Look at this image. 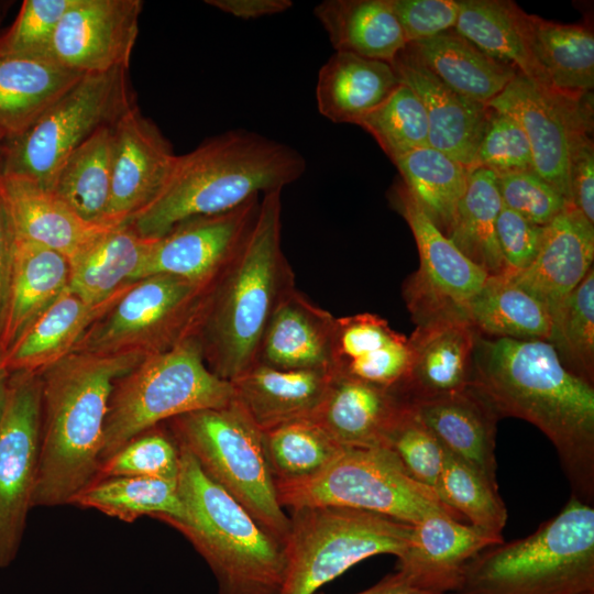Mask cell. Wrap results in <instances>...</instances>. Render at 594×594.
Here are the masks:
<instances>
[{
    "mask_svg": "<svg viewBox=\"0 0 594 594\" xmlns=\"http://www.w3.org/2000/svg\"><path fill=\"white\" fill-rule=\"evenodd\" d=\"M470 386L497 416L517 417L553 444L571 496L594 504V385L571 373L547 340L479 333Z\"/></svg>",
    "mask_w": 594,
    "mask_h": 594,
    "instance_id": "1",
    "label": "cell"
},
{
    "mask_svg": "<svg viewBox=\"0 0 594 594\" xmlns=\"http://www.w3.org/2000/svg\"><path fill=\"white\" fill-rule=\"evenodd\" d=\"M294 147L244 129L205 140L176 155L156 197L125 224L144 239L163 237L183 221L230 211L282 189L306 172Z\"/></svg>",
    "mask_w": 594,
    "mask_h": 594,
    "instance_id": "2",
    "label": "cell"
},
{
    "mask_svg": "<svg viewBox=\"0 0 594 594\" xmlns=\"http://www.w3.org/2000/svg\"><path fill=\"white\" fill-rule=\"evenodd\" d=\"M146 355L74 351L40 372L42 428L33 507L70 504L92 482L114 383Z\"/></svg>",
    "mask_w": 594,
    "mask_h": 594,
    "instance_id": "3",
    "label": "cell"
},
{
    "mask_svg": "<svg viewBox=\"0 0 594 594\" xmlns=\"http://www.w3.org/2000/svg\"><path fill=\"white\" fill-rule=\"evenodd\" d=\"M280 194L262 195L253 229L213 282L191 334L208 367L228 382L256 363L273 311L296 286L282 249Z\"/></svg>",
    "mask_w": 594,
    "mask_h": 594,
    "instance_id": "4",
    "label": "cell"
},
{
    "mask_svg": "<svg viewBox=\"0 0 594 594\" xmlns=\"http://www.w3.org/2000/svg\"><path fill=\"white\" fill-rule=\"evenodd\" d=\"M180 449L179 518L164 522L194 546L212 571L219 594H282L284 543L263 529L230 494Z\"/></svg>",
    "mask_w": 594,
    "mask_h": 594,
    "instance_id": "5",
    "label": "cell"
},
{
    "mask_svg": "<svg viewBox=\"0 0 594 594\" xmlns=\"http://www.w3.org/2000/svg\"><path fill=\"white\" fill-rule=\"evenodd\" d=\"M594 592V507L571 496L527 537L476 553L448 594Z\"/></svg>",
    "mask_w": 594,
    "mask_h": 594,
    "instance_id": "6",
    "label": "cell"
},
{
    "mask_svg": "<svg viewBox=\"0 0 594 594\" xmlns=\"http://www.w3.org/2000/svg\"><path fill=\"white\" fill-rule=\"evenodd\" d=\"M232 400L231 383L208 367L194 336L148 354L114 383L105 421L101 461L164 421L220 408Z\"/></svg>",
    "mask_w": 594,
    "mask_h": 594,
    "instance_id": "7",
    "label": "cell"
},
{
    "mask_svg": "<svg viewBox=\"0 0 594 594\" xmlns=\"http://www.w3.org/2000/svg\"><path fill=\"white\" fill-rule=\"evenodd\" d=\"M167 422L178 446L193 455L202 472L284 543L290 518L278 502L262 430L248 414L232 400Z\"/></svg>",
    "mask_w": 594,
    "mask_h": 594,
    "instance_id": "8",
    "label": "cell"
},
{
    "mask_svg": "<svg viewBox=\"0 0 594 594\" xmlns=\"http://www.w3.org/2000/svg\"><path fill=\"white\" fill-rule=\"evenodd\" d=\"M290 512L282 594H316L367 558L399 557L413 537V525L372 512L336 506Z\"/></svg>",
    "mask_w": 594,
    "mask_h": 594,
    "instance_id": "9",
    "label": "cell"
},
{
    "mask_svg": "<svg viewBox=\"0 0 594 594\" xmlns=\"http://www.w3.org/2000/svg\"><path fill=\"white\" fill-rule=\"evenodd\" d=\"M278 502L290 510L336 506L372 512L409 525L436 513L461 517L436 492L413 480L386 448H343L319 474L301 482L276 483Z\"/></svg>",
    "mask_w": 594,
    "mask_h": 594,
    "instance_id": "10",
    "label": "cell"
},
{
    "mask_svg": "<svg viewBox=\"0 0 594 594\" xmlns=\"http://www.w3.org/2000/svg\"><path fill=\"white\" fill-rule=\"evenodd\" d=\"M135 106L127 68L84 75L30 128L7 140L0 175L28 178L50 189L78 146Z\"/></svg>",
    "mask_w": 594,
    "mask_h": 594,
    "instance_id": "11",
    "label": "cell"
},
{
    "mask_svg": "<svg viewBox=\"0 0 594 594\" xmlns=\"http://www.w3.org/2000/svg\"><path fill=\"white\" fill-rule=\"evenodd\" d=\"M211 286L164 274L136 280L74 351L152 354L167 350L193 334Z\"/></svg>",
    "mask_w": 594,
    "mask_h": 594,
    "instance_id": "12",
    "label": "cell"
},
{
    "mask_svg": "<svg viewBox=\"0 0 594 594\" xmlns=\"http://www.w3.org/2000/svg\"><path fill=\"white\" fill-rule=\"evenodd\" d=\"M41 428L40 373H12L0 419V568L15 559L33 508Z\"/></svg>",
    "mask_w": 594,
    "mask_h": 594,
    "instance_id": "13",
    "label": "cell"
},
{
    "mask_svg": "<svg viewBox=\"0 0 594 594\" xmlns=\"http://www.w3.org/2000/svg\"><path fill=\"white\" fill-rule=\"evenodd\" d=\"M486 106L519 123L530 145L535 172L570 202L571 153L581 139L593 134V94L572 99L518 72Z\"/></svg>",
    "mask_w": 594,
    "mask_h": 594,
    "instance_id": "14",
    "label": "cell"
},
{
    "mask_svg": "<svg viewBox=\"0 0 594 594\" xmlns=\"http://www.w3.org/2000/svg\"><path fill=\"white\" fill-rule=\"evenodd\" d=\"M389 198L408 223L419 253V268L404 284L413 319L418 324L441 316L465 317V304L488 274L438 229L402 180L394 184Z\"/></svg>",
    "mask_w": 594,
    "mask_h": 594,
    "instance_id": "15",
    "label": "cell"
},
{
    "mask_svg": "<svg viewBox=\"0 0 594 594\" xmlns=\"http://www.w3.org/2000/svg\"><path fill=\"white\" fill-rule=\"evenodd\" d=\"M261 196L218 215L188 219L150 242L133 283L172 275L211 285L244 244L256 221Z\"/></svg>",
    "mask_w": 594,
    "mask_h": 594,
    "instance_id": "16",
    "label": "cell"
},
{
    "mask_svg": "<svg viewBox=\"0 0 594 594\" xmlns=\"http://www.w3.org/2000/svg\"><path fill=\"white\" fill-rule=\"evenodd\" d=\"M142 8L140 0H74L45 56L81 75L129 69Z\"/></svg>",
    "mask_w": 594,
    "mask_h": 594,
    "instance_id": "17",
    "label": "cell"
},
{
    "mask_svg": "<svg viewBox=\"0 0 594 594\" xmlns=\"http://www.w3.org/2000/svg\"><path fill=\"white\" fill-rule=\"evenodd\" d=\"M176 155L156 124L138 106L113 127V155L108 226L125 224L163 188Z\"/></svg>",
    "mask_w": 594,
    "mask_h": 594,
    "instance_id": "18",
    "label": "cell"
},
{
    "mask_svg": "<svg viewBox=\"0 0 594 594\" xmlns=\"http://www.w3.org/2000/svg\"><path fill=\"white\" fill-rule=\"evenodd\" d=\"M477 336L463 316L418 323L408 338L409 364L396 392L411 402L469 387Z\"/></svg>",
    "mask_w": 594,
    "mask_h": 594,
    "instance_id": "19",
    "label": "cell"
},
{
    "mask_svg": "<svg viewBox=\"0 0 594 594\" xmlns=\"http://www.w3.org/2000/svg\"><path fill=\"white\" fill-rule=\"evenodd\" d=\"M391 65L399 82L408 86L425 108L429 145L470 168L484 131L487 106L447 86L407 45Z\"/></svg>",
    "mask_w": 594,
    "mask_h": 594,
    "instance_id": "20",
    "label": "cell"
},
{
    "mask_svg": "<svg viewBox=\"0 0 594 594\" xmlns=\"http://www.w3.org/2000/svg\"><path fill=\"white\" fill-rule=\"evenodd\" d=\"M594 224L568 205L544 226L535 261L517 273H505L550 312L593 267Z\"/></svg>",
    "mask_w": 594,
    "mask_h": 594,
    "instance_id": "21",
    "label": "cell"
},
{
    "mask_svg": "<svg viewBox=\"0 0 594 594\" xmlns=\"http://www.w3.org/2000/svg\"><path fill=\"white\" fill-rule=\"evenodd\" d=\"M407 400L396 391L333 373L312 415L343 448H386Z\"/></svg>",
    "mask_w": 594,
    "mask_h": 594,
    "instance_id": "22",
    "label": "cell"
},
{
    "mask_svg": "<svg viewBox=\"0 0 594 594\" xmlns=\"http://www.w3.org/2000/svg\"><path fill=\"white\" fill-rule=\"evenodd\" d=\"M502 541L448 513L431 514L413 526L411 541L397 557L396 571L421 588L448 594L476 553Z\"/></svg>",
    "mask_w": 594,
    "mask_h": 594,
    "instance_id": "23",
    "label": "cell"
},
{
    "mask_svg": "<svg viewBox=\"0 0 594 594\" xmlns=\"http://www.w3.org/2000/svg\"><path fill=\"white\" fill-rule=\"evenodd\" d=\"M0 195L15 239L51 249L69 262L111 228L84 220L51 189L28 178L0 175Z\"/></svg>",
    "mask_w": 594,
    "mask_h": 594,
    "instance_id": "24",
    "label": "cell"
},
{
    "mask_svg": "<svg viewBox=\"0 0 594 594\" xmlns=\"http://www.w3.org/2000/svg\"><path fill=\"white\" fill-rule=\"evenodd\" d=\"M409 404L444 450L498 487L495 447L499 417L480 394L469 386Z\"/></svg>",
    "mask_w": 594,
    "mask_h": 594,
    "instance_id": "25",
    "label": "cell"
},
{
    "mask_svg": "<svg viewBox=\"0 0 594 594\" xmlns=\"http://www.w3.org/2000/svg\"><path fill=\"white\" fill-rule=\"evenodd\" d=\"M336 317L296 286L280 299L262 336L256 363L279 370L332 372Z\"/></svg>",
    "mask_w": 594,
    "mask_h": 594,
    "instance_id": "26",
    "label": "cell"
},
{
    "mask_svg": "<svg viewBox=\"0 0 594 594\" xmlns=\"http://www.w3.org/2000/svg\"><path fill=\"white\" fill-rule=\"evenodd\" d=\"M408 364V338L382 317L364 312L336 318L333 373L397 391Z\"/></svg>",
    "mask_w": 594,
    "mask_h": 594,
    "instance_id": "27",
    "label": "cell"
},
{
    "mask_svg": "<svg viewBox=\"0 0 594 594\" xmlns=\"http://www.w3.org/2000/svg\"><path fill=\"white\" fill-rule=\"evenodd\" d=\"M332 372L279 370L255 363L231 381L233 400L262 430L311 418Z\"/></svg>",
    "mask_w": 594,
    "mask_h": 594,
    "instance_id": "28",
    "label": "cell"
},
{
    "mask_svg": "<svg viewBox=\"0 0 594 594\" xmlns=\"http://www.w3.org/2000/svg\"><path fill=\"white\" fill-rule=\"evenodd\" d=\"M130 285L99 304L87 302L66 289L4 352L9 372L40 373L72 353L89 328Z\"/></svg>",
    "mask_w": 594,
    "mask_h": 594,
    "instance_id": "29",
    "label": "cell"
},
{
    "mask_svg": "<svg viewBox=\"0 0 594 594\" xmlns=\"http://www.w3.org/2000/svg\"><path fill=\"white\" fill-rule=\"evenodd\" d=\"M82 76L46 56L0 55V132L23 133Z\"/></svg>",
    "mask_w": 594,
    "mask_h": 594,
    "instance_id": "30",
    "label": "cell"
},
{
    "mask_svg": "<svg viewBox=\"0 0 594 594\" xmlns=\"http://www.w3.org/2000/svg\"><path fill=\"white\" fill-rule=\"evenodd\" d=\"M69 261L58 252L15 239L12 275L0 329L4 353L67 288Z\"/></svg>",
    "mask_w": 594,
    "mask_h": 594,
    "instance_id": "31",
    "label": "cell"
},
{
    "mask_svg": "<svg viewBox=\"0 0 594 594\" xmlns=\"http://www.w3.org/2000/svg\"><path fill=\"white\" fill-rule=\"evenodd\" d=\"M454 30L493 58L557 92L531 50V14L510 0H458Z\"/></svg>",
    "mask_w": 594,
    "mask_h": 594,
    "instance_id": "32",
    "label": "cell"
},
{
    "mask_svg": "<svg viewBox=\"0 0 594 594\" xmlns=\"http://www.w3.org/2000/svg\"><path fill=\"white\" fill-rule=\"evenodd\" d=\"M398 85L399 80L389 63L334 52L318 74V111L334 123L356 125Z\"/></svg>",
    "mask_w": 594,
    "mask_h": 594,
    "instance_id": "33",
    "label": "cell"
},
{
    "mask_svg": "<svg viewBox=\"0 0 594 594\" xmlns=\"http://www.w3.org/2000/svg\"><path fill=\"white\" fill-rule=\"evenodd\" d=\"M420 62L458 94L486 105L518 70L483 52L454 29L408 43Z\"/></svg>",
    "mask_w": 594,
    "mask_h": 594,
    "instance_id": "34",
    "label": "cell"
},
{
    "mask_svg": "<svg viewBox=\"0 0 594 594\" xmlns=\"http://www.w3.org/2000/svg\"><path fill=\"white\" fill-rule=\"evenodd\" d=\"M314 14L336 52L391 64L407 45L389 0H324Z\"/></svg>",
    "mask_w": 594,
    "mask_h": 594,
    "instance_id": "35",
    "label": "cell"
},
{
    "mask_svg": "<svg viewBox=\"0 0 594 594\" xmlns=\"http://www.w3.org/2000/svg\"><path fill=\"white\" fill-rule=\"evenodd\" d=\"M150 242L127 224L109 228L69 262L67 289L90 304L110 299L133 283Z\"/></svg>",
    "mask_w": 594,
    "mask_h": 594,
    "instance_id": "36",
    "label": "cell"
},
{
    "mask_svg": "<svg viewBox=\"0 0 594 594\" xmlns=\"http://www.w3.org/2000/svg\"><path fill=\"white\" fill-rule=\"evenodd\" d=\"M532 54L552 88L581 99L594 87V33L590 22L562 24L531 14Z\"/></svg>",
    "mask_w": 594,
    "mask_h": 594,
    "instance_id": "37",
    "label": "cell"
},
{
    "mask_svg": "<svg viewBox=\"0 0 594 594\" xmlns=\"http://www.w3.org/2000/svg\"><path fill=\"white\" fill-rule=\"evenodd\" d=\"M464 315L481 334L517 340H547L548 309L507 274L488 275L464 306Z\"/></svg>",
    "mask_w": 594,
    "mask_h": 594,
    "instance_id": "38",
    "label": "cell"
},
{
    "mask_svg": "<svg viewBox=\"0 0 594 594\" xmlns=\"http://www.w3.org/2000/svg\"><path fill=\"white\" fill-rule=\"evenodd\" d=\"M113 127L99 129L78 146L61 165L50 187L84 220L100 226H108Z\"/></svg>",
    "mask_w": 594,
    "mask_h": 594,
    "instance_id": "39",
    "label": "cell"
},
{
    "mask_svg": "<svg viewBox=\"0 0 594 594\" xmlns=\"http://www.w3.org/2000/svg\"><path fill=\"white\" fill-rule=\"evenodd\" d=\"M469 172L448 238L488 275H501L507 267L496 237V219L503 207L496 175L485 168Z\"/></svg>",
    "mask_w": 594,
    "mask_h": 594,
    "instance_id": "40",
    "label": "cell"
},
{
    "mask_svg": "<svg viewBox=\"0 0 594 594\" xmlns=\"http://www.w3.org/2000/svg\"><path fill=\"white\" fill-rule=\"evenodd\" d=\"M393 163L425 213L448 237L466 189L469 168L431 146L411 150Z\"/></svg>",
    "mask_w": 594,
    "mask_h": 594,
    "instance_id": "41",
    "label": "cell"
},
{
    "mask_svg": "<svg viewBox=\"0 0 594 594\" xmlns=\"http://www.w3.org/2000/svg\"><path fill=\"white\" fill-rule=\"evenodd\" d=\"M70 504L94 508L124 522L143 516L165 521L179 518L184 512L178 481L139 476L95 480Z\"/></svg>",
    "mask_w": 594,
    "mask_h": 594,
    "instance_id": "42",
    "label": "cell"
},
{
    "mask_svg": "<svg viewBox=\"0 0 594 594\" xmlns=\"http://www.w3.org/2000/svg\"><path fill=\"white\" fill-rule=\"evenodd\" d=\"M262 437L276 483H295L316 476L343 449L311 418L264 430Z\"/></svg>",
    "mask_w": 594,
    "mask_h": 594,
    "instance_id": "43",
    "label": "cell"
},
{
    "mask_svg": "<svg viewBox=\"0 0 594 594\" xmlns=\"http://www.w3.org/2000/svg\"><path fill=\"white\" fill-rule=\"evenodd\" d=\"M548 341L562 364L594 385V271L550 312Z\"/></svg>",
    "mask_w": 594,
    "mask_h": 594,
    "instance_id": "44",
    "label": "cell"
},
{
    "mask_svg": "<svg viewBox=\"0 0 594 594\" xmlns=\"http://www.w3.org/2000/svg\"><path fill=\"white\" fill-rule=\"evenodd\" d=\"M436 494L448 508L466 518L470 525L503 539L508 514L498 487L447 450Z\"/></svg>",
    "mask_w": 594,
    "mask_h": 594,
    "instance_id": "45",
    "label": "cell"
},
{
    "mask_svg": "<svg viewBox=\"0 0 594 594\" xmlns=\"http://www.w3.org/2000/svg\"><path fill=\"white\" fill-rule=\"evenodd\" d=\"M356 125L374 138L392 162L411 150L430 146L425 108L402 82Z\"/></svg>",
    "mask_w": 594,
    "mask_h": 594,
    "instance_id": "46",
    "label": "cell"
},
{
    "mask_svg": "<svg viewBox=\"0 0 594 594\" xmlns=\"http://www.w3.org/2000/svg\"><path fill=\"white\" fill-rule=\"evenodd\" d=\"M179 470V446L169 429L158 425L132 438L103 459L92 481L118 476L178 481Z\"/></svg>",
    "mask_w": 594,
    "mask_h": 594,
    "instance_id": "47",
    "label": "cell"
},
{
    "mask_svg": "<svg viewBox=\"0 0 594 594\" xmlns=\"http://www.w3.org/2000/svg\"><path fill=\"white\" fill-rule=\"evenodd\" d=\"M387 449L413 480L436 492L444 449L409 402L389 433Z\"/></svg>",
    "mask_w": 594,
    "mask_h": 594,
    "instance_id": "48",
    "label": "cell"
},
{
    "mask_svg": "<svg viewBox=\"0 0 594 594\" xmlns=\"http://www.w3.org/2000/svg\"><path fill=\"white\" fill-rule=\"evenodd\" d=\"M485 168L496 176L534 169L528 139L510 116L487 106L486 121L469 170Z\"/></svg>",
    "mask_w": 594,
    "mask_h": 594,
    "instance_id": "49",
    "label": "cell"
},
{
    "mask_svg": "<svg viewBox=\"0 0 594 594\" xmlns=\"http://www.w3.org/2000/svg\"><path fill=\"white\" fill-rule=\"evenodd\" d=\"M74 0H25L0 34V55L45 56L54 32Z\"/></svg>",
    "mask_w": 594,
    "mask_h": 594,
    "instance_id": "50",
    "label": "cell"
},
{
    "mask_svg": "<svg viewBox=\"0 0 594 594\" xmlns=\"http://www.w3.org/2000/svg\"><path fill=\"white\" fill-rule=\"evenodd\" d=\"M496 184L504 207L539 226L571 205L535 170L496 176Z\"/></svg>",
    "mask_w": 594,
    "mask_h": 594,
    "instance_id": "51",
    "label": "cell"
},
{
    "mask_svg": "<svg viewBox=\"0 0 594 594\" xmlns=\"http://www.w3.org/2000/svg\"><path fill=\"white\" fill-rule=\"evenodd\" d=\"M406 43L432 37L454 29L458 0H389Z\"/></svg>",
    "mask_w": 594,
    "mask_h": 594,
    "instance_id": "52",
    "label": "cell"
},
{
    "mask_svg": "<svg viewBox=\"0 0 594 594\" xmlns=\"http://www.w3.org/2000/svg\"><path fill=\"white\" fill-rule=\"evenodd\" d=\"M544 226L536 224L519 213L502 207L496 219V237L507 267L506 273L527 268L536 258Z\"/></svg>",
    "mask_w": 594,
    "mask_h": 594,
    "instance_id": "53",
    "label": "cell"
},
{
    "mask_svg": "<svg viewBox=\"0 0 594 594\" xmlns=\"http://www.w3.org/2000/svg\"><path fill=\"white\" fill-rule=\"evenodd\" d=\"M593 135L578 142L570 160V202L594 224V144Z\"/></svg>",
    "mask_w": 594,
    "mask_h": 594,
    "instance_id": "54",
    "label": "cell"
},
{
    "mask_svg": "<svg viewBox=\"0 0 594 594\" xmlns=\"http://www.w3.org/2000/svg\"><path fill=\"white\" fill-rule=\"evenodd\" d=\"M14 249L15 234L0 195V329L8 301Z\"/></svg>",
    "mask_w": 594,
    "mask_h": 594,
    "instance_id": "55",
    "label": "cell"
},
{
    "mask_svg": "<svg viewBox=\"0 0 594 594\" xmlns=\"http://www.w3.org/2000/svg\"><path fill=\"white\" fill-rule=\"evenodd\" d=\"M206 3L244 20L283 13L293 6L290 0H207Z\"/></svg>",
    "mask_w": 594,
    "mask_h": 594,
    "instance_id": "56",
    "label": "cell"
},
{
    "mask_svg": "<svg viewBox=\"0 0 594 594\" xmlns=\"http://www.w3.org/2000/svg\"><path fill=\"white\" fill-rule=\"evenodd\" d=\"M355 594H440L419 587L398 571L391 573L373 586Z\"/></svg>",
    "mask_w": 594,
    "mask_h": 594,
    "instance_id": "57",
    "label": "cell"
},
{
    "mask_svg": "<svg viewBox=\"0 0 594 594\" xmlns=\"http://www.w3.org/2000/svg\"><path fill=\"white\" fill-rule=\"evenodd\" d=\"M3 358L4 353L0 350V419L7 405L11 378V373L7 369Z\"/></svg>",
    "mask_w": 594,
    "mask_h": 594,
    "instance_id": "58",
    "label": "cell"
},
{
    "mask_svg": "<svg viewBox=\"0 0 594 594\" xmlns=\"http://www.w3.org/2000/svg\"><path fill=\"white\" fill-rule=\"evenodd\" d=\"M6 142H7V138L0 132V167H1L2 158H3Z\"/></svg>",
    "mask_w": 594,
    "mask_h": 594,
    "instance_id": "59",
    "label": "cell"
},
{
    "mask_svg": "<svg viewBox=\"0 0 594 594\" xmlns=\"http://www.w3.org/2000/svg\"><path fill=\"white\" fill-rule=\"evenodd\" d=\"M2 14H3V13H2V11L0 10V21H1V19H2ZM0 23H1V22H0Z\"/></svg>",
    "mask_w": 594,
    "mask_h": 594,
    "instance_id": "60",
    "label": "cell"
},
{
    "mask_svg": "<svg viewBox=\"0 0 594 594\" xmlns=\"http://www.w3.org/2000/svg\"><path fill=\"white\" fill-rule=\"evenodd\" d=\"M584 594H594V592H588V593H584Z\"/></svg>",
    "mask_w": 594,
    "mask_h": 594,
    "instance_id": "61",
    "label": "cell"
}]
</instances>
